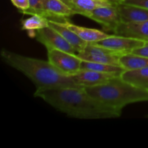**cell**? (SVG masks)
<instances>
[{
	"instance_id": "19",
	"label": "cell",
	"mask_w": 148,
	"mask_h": 148,
	"mask_svg": "<svg viewBox=\"0 0 148 148\" xmlns=\"http://www.w3.org/2000/svg\"><path fill=\"white\" fill-rule=\"evenodd\" d=\"M121 65L126 70H135L148 67V58L134 53H126L120 57Z\"/></svg>"
},
{
	"instance_id": "13",
	"label": "cell",
	"mask_w": 148,
	"mask_h": 148,
	"mask_svg": "<svg viewBox=\"0 0 148 148\" xmlns=\"http://www.w3.org/2000/svg\"><path fill=\"white\" fill-rule=\"evenodd\" d=\"M49 25L53 27L54 30L59 33H60L62 37L72 46V47L75 49L77 53L82 51L85 46L88 44V42L85 41L82 38L79 37L72 30L68 28L60 21H55L53 20H49Z\"/></svg>"
},
{
	"instance_id": "23",
	"label": "cell",
	"mask_w": 148,
	"mask_h": 148,
	"mask_svg": "<svg viewBox=\"0 0 148 148\" xmlns=\"http://www.w3.org/2000/svg\"><path fill=\"white\" fill-rule=\"evenodd\" d=\"M132 53L148 58V42H146L145 44L142 47L137 48V49L133 50L132 51Z\"/></svg>"
},
{
	"instance_id": "16",
	"label": "cell",
	"mask_w": 148,
	"mask_h": 148,
	"mask_svg": "<svg viewBox=\"0 0 148 148\" xmlns=\"http://www.w3.org/2000/svg\"><path fill=\"white\" fill-rule=\"evenodd\" d=\"M121 77L126 82L148 91V67L126 70L121 75Z\"/></svg>"
},
{
	"instance_id": "25",
	"label": "cell",
	"mask_w": 148,
	"mask_h": 148,
	"mask_svg": "<svg viewBox=\"0 0 148 148\" xmlns=\"http://www.w3.org/2000/svg\"><path fill=\"white\" fill-rule=\"evenodd\" d=\"M147 117H148V116H147Z\"/></svg>"
},
{
	"instance_id": "2",
	"label": "cell",
	"mask_w": 148,
	"mask_h": 148,
	"mask_svg": "<svg viewBox=\"0 0 148 148\" xmlns=\"http://www.w3.org/2000/svg\"><path fill=\"white\" fill-rule=\"evenodd\" d=\"M1 57L4 63L22 72L36 85L37 90L59 87L83 88L75 83L70 76L62 74L49 60L27 57L3 49Z\"/></svg>"
},
{
	"instance_id": "14",
	"label": "cell",
	"mask_w": 148,
	"mask_h": 148,
	"mask_svg": "<svg viewBox=\"0 0 148 148\" xmlns=\"http://www.w3.org/2000/svg\"><path fill=\"white\" fill-rule=\"evenodd\" d=\"M62 23L66 27L72 30L74 33H76L80 38L88 43H94V42L103 40V39H105L111 36V34H108L105 31L77 25L69 22L67 20L63 21Z\"/></svg>"
},
{
	"instance_id": "18",
	"label": "cell",
	"mask_w": 148,
	"mask_h": 148,
	"mask_svg": "<svg viewBox=\"0 0 148 148\" xmlns=\"http://www.w3.org/2000/svg\"><path fill=\"white\" fill-rule=\"evenodd\" d=\"M81 69L94 70L97 71V72H103V73L118 75V76H121L123 72L126 71V69L121 66L107 64L103 63H97V62H88V61L85 60L82 61Z\"/></svg>"
},
{
	"instance_id": "24",
	"label": "cell",
	"mask_w": 148,
	"mask_h": 148,
	"mask_svg": "<svg viewBox=\"0 0 148 148\" xmlns=\"http://www.w3.org/2000/svg\"><path fill=\"white\" fill-rule=\"evenodd\" d=\"M106 1H110V2L114 3V4H120V3L122 2L123 0H106Z\"/></svg>"
},
{
	"instance_id": "20",
	"label": "cell",
	"mask_w": 148,
	"mask_h": 148,
	"mask_svg": "<svg viewBox=\"0 0 148 148\" xmlns=\"http://www.w3.org/2000/svg\"><path fill=\"white\" fill-rule=\"evenodd\" d=\"M47 1L48 0H29L30 7L27 11L24 12L23 14H30V15L38 14V15L46 17L45 7H46Z\"/></svg>"
},
{
	"instance_id": "1",
	"label": "cell",
	"mask_w": 148,
	"mask_h": 148,
	"mask_svg": "<svg viewBox=\"0 0 148 148\" xmlns=\"http://www.w3.org/2000/svg\"><path fill=\"white\" fill-rule=\"evenodd\" d=\"M34 96L40 98L61 112L81 119H103L121 116L115 110L90 96L85 88L59 87L36 90Z\"/></svg>"
},
{
	"instance_id": "21",
	"label": "cell",
	"mask_w": 148,
	"mask_h": 148,
	"mask_svg": "<svg viewBox=\"0 0 148 148\" xmlns=\"http://www.w3.org/2000/svg\"><path fill=\"white\" fill-rule=\"evenodd\" d=\"M13 5L19 10V12L23 13L27 11L30 7L29 0H11Z\"/></svg>"
},
{
	"instance_id": "12",
	"label": "cell",
	"mask_w": 148,
	"mask_h": 148,
	"mask_svg": "<svg viewBox=\"0 0 148 148\" xmlns=\"http://www.w3.org/2000/svg\"><path fill=\"white\" fill-rule=\"evenodd\" d=\"M123 23H140L148 21V9L120 3L116 5Z\"/></svg>"
},
{
	"instance_id": "15",
	"label": "cell",
	"mask_w": 148,
	"mask_h": 148,
	"mask_svg": "<svg viewBox=\"0 0 148 148\" xmlns=\"http://www.w3.org/2000/svg\"><path fill=\"white\" fill-rule=\"evenodd\" d=\"M69 6L76 14L82 15L84 13L90 12L95 9L106 6L117 5L106 0H63Z\"/></svg>"
},
{
	"instance_id": "11",
	"label": "cell",
	"mask_w": 148,
	"mask_h": 148,
	"mask_svg": "<svg viewBox=\"0 0 148 148\" xmlns=\"http://www.w3.org/2000/svg\"><path fill=\"white\" fill-rule=\"evenodd\" d=\"M45 11L46 18L55 21L62 20L63 22L76 14L75 12L63 0H48Z\"/></svg>"
},
{
	"instance_id": "26",
	"label": "cell",
	"mask_w": 148,
	"mask_h": 148,
	"mask_svg": "<svg viewBox=\"0 0 148 148\" xmlns=\"http://www.w3.org/2000/svg\"><path fill=\"white\" fill-rule=\"evenodd\" d=\"M123 1H124V0H123Z\"/></svg>"
},
{
	"instance_id": "7",
	"label": "cell",
	"mask_w": 148,
	"mask_h": 148,
	"mask_svg": "<svg viewBox=\"0 0 148 148\" xmlns=\"http://www.w3.org/2000/svg\"><path fill=\"white\" fill-rule=\"evenodd\" d=\"M35 38L43 44L47 51L56 49L67 53L77 54L75 49L69 44L60 33L50 25L36 31Z\"/></svg>"
},
{
	"instance_id": "9",
	"label": "cell",
	"mask_w": 148,
	"mask_h": 148,
	"mask_svg": "<svg viewBox=\"0 0 148 148\" xmlns=\"http://www.w3.org/2000/svg\"><path fill=\"white\" fill-rule=\"evenodd\" d=\"M76 85L83 88L94 87L108 82L118 75L103 73L94 70L80 69L75 75L70 76Z\"/></svg>"
},
{
	"instance_id": "4",
	"label": "cell",
	"mask_w": 148,
	"mask_h": 148,
	"mask_svg": "<svg viewBox=\"0 0 148 148\" xmlns=\"http://www.w3.org/2000/svg\"><path fill=\"white\" fill-rule=\"evenodd\" d=\"M77 54L82 60L116 66H121L120 57L124 55L94 43H88L85 49Z\"/></svg>"
},
{
	"instance_id": "6",
	"label": "cell",
	"mask_w": 148,
	"mask_h": 148,
	"mask_svg": "<svg viewBox=\"0 0 148 148\" xmlns=\"http://www.w3.org/2000/svg\"><path fill=\"white\" fill-rule=\"evenodd\" d=\"M82 16L98 23L106 33L110 31L114 33L116 27L121 23V16L117 10L116 5L98 7L92 11L84 13Z\"/></svg>"
},
{
	"instance_id": "5",
	"label": "cell",
	"mask_w": 148,
	"mask_h": 148,
	"mask_svg": "<svg viewBox=\"0 0 148 148\" xmlns=\"http://www.w3.org/2000/svg\"><path fill=\"white\" fill-rule=\"evenodd\" d=\"M48 60L54 67L66 76H72L81 69L82 59L77 54L52 49L47 51Z\"/></svg>"
},
{
	"instance_id": "3",
	"label": "cell",
	"mask_w": 148,
	"mask_h": 148,
	"mask_svg": "<svg viewBox=\"0 0 148 148\" xmlns=\"http://www.w3.org/2000/svg\"><path fill=\"white\" fill-rule=\"evenodd\" d=\"M86 92L94 99L115 110L121 114L127 105L148 101V91L126 82L121 76L94 87L85 88Z\"/></svg>"
},
{
	"instance_id": "17",
	"label": "cell",
	"mask_w": 148,
	"mask_h": 148,
	"mask_svg": "<svg viewBox=\"0 0 148 148\" xmlns=\"http://www.w3.org/2000/svg\"><path fill=\"white\" fill-rule=\"evenodd\" d=\"M21 25L22 30H27L29 36L35 38L36 30L49 26V19L38 14H34L22 20Z\"/></svg>"
},
{
	"instance_id": "8",
	"label": "cell",
	"mask_w": 148,
	"mask_h": 148,
	"mask_svg": "<svg viewBox=\"0 0 148 148\" xmlns=\"http://www.w3.org/2000/svg\"><path fill=\"white\" fill-rule=\"evenodd\" d=\"M146 41L134 38L127 36H117L113 34L109 37L103 40L94 42V43L103 47L119 52L122 54L132 53L133 50L142 47L145 44Z\"/></svg>"
},
{
	"instance_id": "10",
	"label": "cell",
	"mask_w": 148,
	"mask_h": 148,
	"mask_svg": "<svg viewBox=\"0 0 148 148\" xmlns=\"http://www.w3.org/2000/svg\"><path fill=\"white\" fill-rule=\"evenodd\" d=\"M117 36L134 38L148 42V21L140 23H120L114 31Z\"/></svg>"
},
{
	"instance_id": "22",
	"label": "cell",
	"mask_w": 148,
	"mask_h": 148,
	"mask_svg": "<svg viewBox=\"0 0 148 148\" xmlns=\"http://www.w3.org/2000/svg\"><path fill=\"white\" fill-rule=\"evenodd\" d=\"M121 3L148 9V0H124Z\"/></svg>"
}]
</instances>
